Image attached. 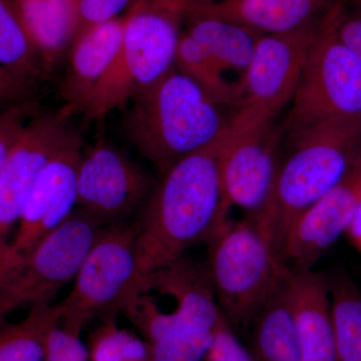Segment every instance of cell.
Masks as SVG:
<instances>
[{
    "instance_id": "6da1fadb",
    "label": "cell",
    "mask_w": 361,
    "mask_h": 361,
    "mask_svg": "<svg viewBox=\"0 0 361 361\" xmlns=\"http://www.w3.org/2000/svg\"><path fill=\"white\" fill-rule=\"evenodd\" d=\"M226 132L163 171L137 214L135 259L140 278L172 264L199 242L205 243L228 219L230 209L223 198L218 164Z\"/></svg>"
},
{
    "instance_id": "7a4b0ae2",
    "label": "cell",
    "mask_w": 361,
    "mask_h": 361,
    "mask_svg": "<svg viewBox=\"0 0 361 361\" xmlns=\"http://www.w3.org/2000/svg\"><path fill=\"white\" fill-rule=\"evenodd\" d=\"M267 206L257 221L280 257L289 228L306 209L331 191L361 157V116L326 121L290 135ZM286 263V262H285Z\"/></svg>"
},
{
    "instance_id": "3957f363",
    "label": "cell",
    "mask_w": 361,
    "mask_h": 361,
    "mask_svg": "<svg viewBox=\"0 0 361 361\" xmlns=\"http://www.w3.org/2000/svg\"><path fill=\"white\" fill-rule=\"evenodd\" d=\"M130 102L128 137L161 171L217 141L227 130L218 104L176 68Z\"/></svg>"
},
{
    "instance_id": "277c9868",
    "label": "cell",
    "mask_w": 361,
    "mask_h": 361,
    "mask_svg": "<svg viewBox=\"0 0 361 361\" xmlns=\"http://www.w3.org/2000/svg\"><path fill=\"white\" fill-rule=\"evenodd\" d=\"M214 293L231 326L251 325L289 267L254 218L225 220L205 242Z\"/></svg>"
},
{
    "instance_id": "5b68a950",
    "label": "cell",
    "mask_w": 361,
    "mask_h": 361,
    "mask_svg": "<svg viewBox=\"0 0 361 361\" xmlns=\"http://www.w3.org/2000/svg\"><path fill=\"white\" fill-rule=\"evenodd\" d=\"M182 16L135 0L125 18L122 44L85 99V120L125 106L175 68Z\"/></svg>"
},
{
    "instance_id": "8992f818",
    "label": "cell",
    "mask_w": 361,
    "mask_h": 361,
    "mask_svg": "<svg viewBox=\"0 0 361 361\" xmlns=\"http://www.w3.org/2000/svg\"><path fill=\"white\" fill-rule=\"evenodd\" d=\"M137 221L99 228L73 278L68 295L56 304L59 324L82 334L96 316H118L135 292L142 290L137 270Z\"/></svg>"
},
{
    "instance_id": "52a82bcc",
    "label": "cell",
    "mask_w": 361,
    "mask_h": 361,
    "mask_svg": "<svg viewBox=\"0 0 361 361\" xmlns=\"http://www.w3.org/2000/svg\"><path fill=\"white\" fill-rule=\"evenodd\" d=\"M329 20L296 32L261 35L239 80V99L228 118V132L240 134L274 123L291 102L311 47Z\"/></svg>"
},
{
    "instance_id": "ba28073f",
    "label": "cell",
    "mask_w": 361,
    "mask_h": 361,
    "mask_svg": "<svg viewBox=\"0 0 361 361\" xmlns=\"http://www.w3.org/2000/svg\"><path fill=\"white\" fill-rule=\"evenodd\" d=\"M99 227L77 208L0 275V323L13 311L49 303L77 275Z\"/></svg>"
},
{
    "instance_id": "9c48e42d",
    "label": "cell",
    "mask_w": 361,
    "mask_h": 361,
    "mask_svg": "<svg viewBox=\"0 0 361 361\" xmlns=\"http://www.w3.org/2000/svg\"><path fill=\"white\" fill-rule=\"evenodd\" d=\"M332 16L311 47L282 123L288 135L334 118L361 116V61L332 32Z\"/></svg>"
},
{
    "instance_id": "30bf717a",
    "label": "cell",
    "mask_w": 361,
    "mask_h": 361,
    "mask_svg": "<svg viewBox=\"0 0 361 361\" xmlns=\"http://www.w3.org/2000/svg\"><path fill=\"white\" fill-rule=\"evenodd\" d=\"M157 183L125 152L97 142L82 154L77 179V207L99 227L132 221Z\"/></svg>"
},
{
    "instance_id": "8fae6325",
    "label": "cell",
    "mask_w": 361,
    "mask_h": 361,
    "mask_svg": "<svg viewBox=\"0 0 361 361\" xmlns=\"http://www.w3.org/2000/svg\"><path fill=\"white\" fill-rule=\"evenodd\" d=\"M68 114L28 121L0 170V267L28 196L45 165L77 135L65 123Z\"/></svg>"
},
{
    "instance_id": "7c38bea8",
    "label": "cell",
    "mask_w": 361,
    "mask_h": 361,
    "mask_svg": "<svg viewBox=\"0 0 361 361\" xmlns=\"http://www.w3.org/2000/svg\"><path fill=\"white\" fill-rule=\"evenodd\" d=\"M283 130L275 123L259 129L226 132L219 154V176L228 208L238 207L257 216L272 194L279 170V146Z\"/></svg>"
},
{
    "instance_id": "4fadbf2b",
    "label": "cell",
    "mask_w": 361,
    "mask_h": 361,
    "mask_svg": "<svg viewBox=\"0 0 361 361\" xmlns=\"http://www.w3.org/2000/svg\"><path fill=\"white\" fill-rule=\"evenodd\" d=\"M78 137L56 154L40 173L14 230L0 275L25 257L77 207L78 171L82 160Z\"/></svg>"
},
{
    "instance_id": "5bb4252c",
    "label": "cell",
    "mask_w": 361,
    "mask_h": 361,
    "mask_svg": "<svg viewBox=\"0 0 361 361\" xmlns=\"http://www.w3.org/2000/svg\"><path fill=\"white\" fill-rule=\"evenodd\" d=\"M361 203V157L343 180L290 226L284 260L294 270H313L330 247L348 233Z\"/></svg>"
},
{
    "instance_id": "9a60e30c",
    "label": "cell",
    "mask_w": 361,
    "mask_h": 361,
    "mask_svg": "<svg viewBox=\"0 0 361 361\" xmlns=\"http://www.w3.org/2000/svg\"><path fill=\"white\" fill-rule=\"evenodd\" d=\"M290 292L301 361H338L329 278L290 268Z\"/></svg>"
},
{
    "instance_id": "2e32d148",
    "label": "cell",
    "mask_w": 361,
    "mask_h": 361,
    "mask_svg": "<svg viewBox=\"0 0 361 361\" xmlns=\"http://www.w3.org/2000/svg\"><path fill=\"white\" fill-rule=\"evenodd\" d=\"M197 4L260 35H280L322 25L341 4L339 0H219Z\"/></svg>"
},
{
    "instance_id": "e0dca14e",
    "label": "cell",
    "mask_w": 361,
    "mask_h": 361,
    "mask_svg": "<svg viewBox=\"0 0 361 361\" xmlns=\"http://www.w3.org/2000/svg\"><path fill=\"white\" fill-rule=\"evenodd\" d=\"M125 18L90 26L71 42L70 65L63 80L65 111H82L85 99L116 58L123 37Z\"/></svg>"
},
{
    "instance_id": "ac0fdd59",
    "label": "cell",
    "mask_w": 361,
    "mask_h": 361,
    "mask_svg": "<svg viewBox=\"0 0 361 361\" xmlns=\"http://www.w3.org/2000/svg\"><path fill=\"white\" fill-rule=\"evenodd\" d=\"M222 317L215 304L177 306L160 336L148 343V361H204Z\"/></svg>"
},
{
    "instance_id": "d6986e66",
    "label": "cell",
    "mask_w": 361,
    "mask_h": 361,
    "mask_svg": "<svg viewBox=\"0 0 361 361\" xmlns=\"http://www.w3.org/2000/svg\"><path fill=\"white\" fill-rule=\"evenodd\" d=\"M251 353L257 361H301L292 305L290 267L251 323Z\"/></svg>"
},
{
    "instance_id": "ffe728a7",
    "label": "cell",
    "mask_w": 361,
    "mask_h": 361,
    "mask_svg": "<svg viewBox=\"0 0 361 361\" xmlns=\"http://www.w3.org/2000/svg\"><path fill=\"white\" fill-rule=\"evenodd\" d=\"M185 14L188 16L185 32L196 40L223 70L241 71L243 75L262 35L220 18L201 4H193Z\"/></svg>"
},
{
    "instance_id": "44dd1931",
    "label": "cell",
    "mask_w": 361,
    "mask_h": 361,
    "mask_svg": "<svg viewBox=\"0 0 361 361\" xmlns=\"http://www.w3.org/2000/svg\"><path fill=\"white\" fill-rule=\"evenodd\" d=\"M14 4L47 71L77 35L75 2L73 0H14Z\"/></svg>"
},
{
    "instance_id": "7402d4cb",
    "label": "cell",
    "mask_w": 361,
    "mask_h": 361,
    "mask_svg": "<svg viewBox=\"0 0 361 361\" xmlns=\"http://www.w3.org/2000/svg\"><path fill=\"white\" fill-rule=\"evenodd\" d=\"M0 66L30 90L47 71L14 0H0Z\"/></svg>"
},
{
    "instance_id": "603a6c76",
    "label": "cell",
    "mask_w": 361,
    "mask_h": 361,
    "mask_svg": "<svg viewBox=\"0 0 361 361\" xmlns=\"http://www.w3.org/2000/svg\"><path fill=\"white\" fill-rule=\"evenodd\" d=\"M59 322L58 306L44 303L20 322L0 323V361H44L47 334Z\"/></svg>"
},
{
    "instance_id": "cb8c5ba5",
    "label": "cell",
    "mask_w": 361,
    "mask_h": 361,
    "mask_svg": "<svg viewBox=\"0 0 361 361\" xmlns=\"http://www.w3.org/2000/svg\"><path fill=\"white\" fill-rule=\"evenodd\" d=\"M175 68L221 106L234 108L239 99V82H231L224 77L225 71L186 32H180Z\"/></svg>"
},
{
    "instance_id": "d4e9b609",
    "label": "cell",
    "mask_w": 361,
    "mask_h": 361,
    "mask_svg": "<svg viewBox=\"0 0 361 361\" xmlns=\"http://www.w3.org/2000/svg\"><path fill=\"white\" fill-rule=\"evenodd\" d=\"M338 361H361V291L345 274L329 278Z\"/></svg>"
},
{
    "instance_id": "484cf974",
    "label": "cell",
    "mask_w": 361,
    "mask_h": 361,
    "mask_svg": "<svg viewBox=\"0 0 361 361\" xmlns=\"http://www.w3.org/2000/svg\"><path fill=\"white\" fill-rule=\"evenodd\" d=\"M90 361H148L149 344L134 332L118 327L116 316H106L87 342Z\"/></svg>"
},
{
    "instance_id": "4316f807",
    "label": "cell",
    "mask_w": 361,
    "mask_h": 361,
    "mask_svg": "<svg viewBox=\"0 0 361 361\" xmlns=\"http://www.w3.org/2000/svg\"><path fill=\"white\" fill-rule=\"evenodd\" d=\"M80 334L56 323L47 334L44 361H90Z\"/></svg>"
},
{
    "instance_id": "83f0119b",
    "label": "cell",
    "mask_w": 361,
    "mask_h": 361,
    "mask_svg": "<svg viewBox=\"0 0 361 361\" xmlns=\"http://www.w3.org/2000/svg\"><path fill=\"white\" fill-rule=\"evenodd\" d=\"M204 361H257L244 346L223 316Z\"/></svg>"
},
{
    "instance_id": "f1b7e54d",
    "label": "cell",
    "mask_w": 361,
    "mask_h": 361,
    "mask_svg": "<svg viewBox=\"0 0 361 361\" xmlns=\"http://www.w3.org/2000/svg\"><path fill=\"white\" fill-rule=\"evenodd\" d=\"M130 0H73L77 11V35L90 26L118 18Z\"/></svg>"
},
{
    "instance_id": "f546056e",
    "label": "cell",
    "mask_w": 361,
    "mask_h": 361,
    "mask_svg": "<svg viewBox=\"0 0 361 361\" xmlns=\"http://www.w3.org/2000/svg\"><path fill=\"white\" fill-rule=\"evenodd\" d=\"M332 32L361 61V11L348 13L339 6L330 20Z\"/></svg>"
},
{
    "instance_id": "4dcf8cb0",
    "label": "cell",
    "mask_w": 361,
    "mask_h": 361,
    "mask_svg": "<svg viewBox=\"0 0 361 361\" xmlns=\"http://www.w3.org/2000/svg\"><path fill=\"white\" fill-rule=\"evenodd\" d=\"M25 116L16 106L0 109V170L25 127Z\"/></svg>"
},
{
    "instance_id": "1f68e13d",
    "label": "cell",
    "mask_w": 361,
    "mask_h": 361,
    "mask_svg": "<svg viewBox=\"0 0 361 361\" xmlns=\"http://www.w3.org/2000/svg\"><path fill=\"white\" fill-rule=\"evenodd\" d=\"M30 92L0 66V106L23 103Z\"/></svg>"
},
{
    "instance_id": "d6a6232c",
    "label": "cell",
    "mask_w": 361,
    "mask_h": 361,
    "mask_svg": "<svg viewBox=\"0 0 361 361\" xmlns=\"http://www.w3.org/2000/svg\"><path fill=\"white\" fill-rule=\"evenodd\" d=\"M152 6L165 9L170 13L184 16L196 0H147Z\"/></svg>"
},
{
    "instance_id": "836d02e7",
    "label": "cell",
    "mask_w": 361,
    "mask_h": 361,
    "mask_svg": "<svg viewBox=\"0 0 361 361\" xmlns=\"http://www.w3.org/2000/svg\"><path fill=\"white\" fill-rule=\"evenodd\" d=\"M346 234L348 235L355 248L361 253V203L357 213H356L355 220L351 223Z\"/></svg>"
},
{
    "instance_id": "e575fe53",
    "label": "cell",
    "mask_w": 361,
    "mask_h": 361,
    "mask_svg": "<svg viewBox=\"0 0 361 361\" xmlns=\"http://www.w3.org/2000/svg\"><path fill=\"white\" fill-rule=\"evenodd\" d=\"M199 1H205V0H196V1H195V4H196V2H199Z\"/></svg>"
},
{
    "instance_id": "d590c367",
    "label": "cell",
    "mask_w": 361,
    "mask_h": 361,
    "mask_svg": "<svg viewBox=\"0 0 361 361\" xmlns=\"http://www.w3.org/2000/svg\"><path fill=\"white\" fill-rule=\"evenodd\" d=\"M357 1H360V4H361V0H357Z\"/></svg>"
}]
</instances>
